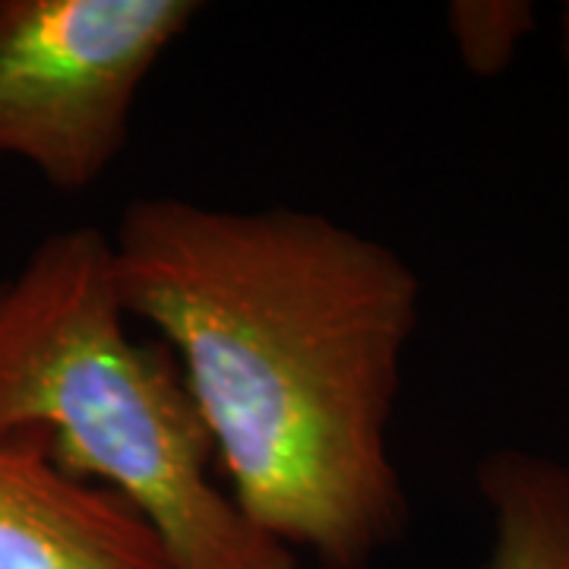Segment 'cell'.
<instances>
[{"label":"cell","instance_id":"6da1fadb","mask_svg":"<svg viewBox=\"0 0 569 569\" xmlns=\"http://www.w3.org/2000/svg\"><path fill=\"white\" fill-rule=\"evenodd\" d=\"M127 317L174 355L228 497L326 569H361L408 522L389 452L421 282L323 212L146 197L111 234Z\"/></svg>","mask_w":569,"mask_h":569},{"label":"cell","instance_id":"277c9868","mask_svg":"<svg viewBox=\"0 0 569 569\" xmlns=\"http://www.w3.org/2000/svg\"><path fill=\"white\" fill-rule=\"evenodd\" d=\"M0 569H174L118 493L0 440Z\"/></svg>","mask_w":569,"mask_h":569},{"label":"cell","instance_id":"52a82bcc","mask_svg":"<svg viewBox=\"0 0 569 569\" xmlns=\"http://www.w3.org/2000/svg\"><path fill=\"white\" fill-rule=\"evenodd\" d=\"M560 44H563V58H567L569 67V3L563 7V13H560Z\"/></svg>","mask_w":569,"mask_h":569},{"label":"cell","instance_id":"8992f818","mask_svg":"<svg viewBox=\"0 0 569 569\" xmlns=\"http://www.w3.org/2000/svg\"><path fill=\"white\" fill-rule=\"evenodd\" d=\"M449 20L468 67L493 73L512 58L531 13L526 3H456Z\"/></svg>","mask_w":569,"mask_h":569},{"label":"cell","instance_id":"3957f363","mask_svg":"<svg viewBox=\"0 0 569 569\" xmlns=\"http://www.w3.org/2000/svg\"><path fill=\"white\" fill-rule=\"evenodd\" d=\"M197 0H0V156L86 193L127 146L142 82Z\"/></svg>","mask_w":569,"mask_h":569},{"label":"cell","instance_id":"5b68a950","mask_svg":"<svg viewBox=\"0 0 569 569\" xmlns=\"http://www.w3.org/2000/svg\"><path fill=\"white\" fill-rule=\"evenodd\" d=\"M493 519L481 569H569V468L519 449L490 456L478 471Z\"/></svg>","mask_w":569,"mask_h":569},{"label":"cell","instance_id":"7a4b0ae2","mask_svg":"<svg viewBox=\"0 0 569 569\" xmlns=\"http://www.w3.org/2000/svg\"><path fill=\"white\" fill-rule=\"evenodd\" d=\"M111 238L48 234L0 282V440L118 493L174 569H305L212 478V437L174 355L127 332Z\"/></svg>","mask_w":569,"mask_h":569}]
</instances>
